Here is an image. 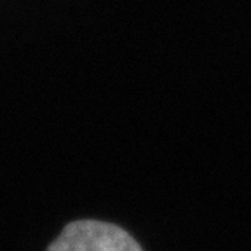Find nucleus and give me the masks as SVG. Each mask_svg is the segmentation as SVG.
<instances>
[{
    "label": "nucleus",
    "instance_id": "f257e3e1",
    "mask_svg": "<svg viewBox=\"0 0 251 251\" xmlns=\"http://www.w3.org/2000/svg\"><path fill=\"white\" fill-rule=\"evenodd\" d=\"M47 251H141V248L117 225L78 220L63 228Z\"/></svg>",
    "mask_w": 251,
    "mask_h": 251
}]
</instances>
